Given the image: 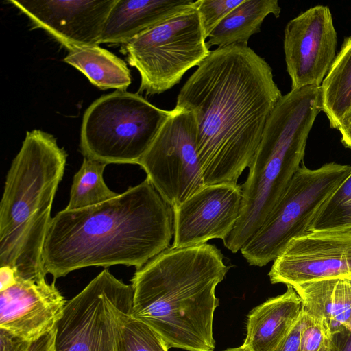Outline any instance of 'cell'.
<instances>
[{
	"mask_svg": "<svg viewBox=\"0 0 351 351\" xmlns=\"http://www.w3.org/2000/svg\"><path fill=\"white\" fill-rule=\"evenodd\" d=\"M282 96L271 66L247 45L210 51L180 89L176 105L194 116L206 185L237 184Z\"/></svg>",
	"mask_w": 351,
	"mask_h": 351,
	"instance_id": "cell-1",
	"label": "cell"
},
{
	"mask_svg": "<svg viewBox=\"0 0 351 351\" xmlns=\"http://www.w3.org/2000/svg\"><path fill=\"white\" fill-rule=\"evenodd\" d=\"M173 211L148 179L99 204L52 218L43 265L53 281L87 267H142L169 247Z\"/></svg>",
	"mask_w": 351,
	"mask_h": 351,
	"instance_id": "cell-2",
	"label": "cell"
},
{
	"mask_svg": "<svg viewBox=\"0 0 351 351\" xmlns=\"http://www.w3.org/2000/svg\"><path fill=\"white\" fill-rule=\"evenodd\" d=\"M228 269L214 245L169 247L136 270L131 316L149 326L169 349L213 351L215 289Z\"/></svg>",
	"mask_w": 351,
	"mask_h": 351,
	"instance_id": "cell-3",
	"label": "cell"
},
{
	"mask_svg": "<svg viewBox=\"0 0 351 351\" xmlns=\"http://www.w3.org/2000/svg\"><path fill=\"white\" fill-rule=\"evenodd\" d=\"M67 154L40 130L26 132L8 171L0 203V266L20 278L45 280L43 252Z\"/></svg>",
	"mask_w": 351,
	"mask_h": 351,
	"instance_id": "cell-4",
	"label": "cell"
},
{
	"mask_svg": "<svg viewBox=\"0 0 351 351\" xmlns=\"http://www.w3.org/2000/svg\"><path fill=\"white\" fill-rule=\"evenodd\" d=\"M322 111L320 86L291 90L278 101L242 186L239 217L223 240L233 253L243 247L263 224L300 168L310 131Z\"/></svg>",
	"mask_w": 351,
	"mask_h": 351,
	"instance_id": "cell-5",
	"label": "cell"
},
{
	"mask_svg": "<svg viewBox=\"0 0 351 351\" xmlns=\"http://www.w3.org/2000/svg\"><path fill=\"white\" fill-rule=\"evenodd\" d=\"M171 113L138 93L117 90L103 95L84 114L81 152L106 165H138Z\"/></svg>",
	"mask_w": 351,
	"mask_h": 351,
	"instance_id": "cell-6",
	"label": "cell"
},
{
	"mask_svg": "<svg viewBox=\"0 0 351 351\" xmlns=\"http://www.w3.org/2000/svg\"><path fill=\"white\" fill-rule=\"evenodd\" d=\"M351 173V165L335 162L316 169L302 164L263 224L241 249L250 265L274 261L294 238L307 233L317 210Z\"/></svg>",
	"mask_w": 351,
	"mask_h": 351,
	"instance_id": "cell-7",
	"label": "cell"
},
{
	"mask_svg": "<svg viewBox=\"0 0 351 351\" xmlns=\"http://www.w3.org/2000/svg\"><path fill=\"white\" fill-rule=\"evenodd\" d=\"M206 43L194 4L123 44L128 63L141 75L138 93L152 95L173 88L208 56Z\"/></svg>",
	"mask_w": 351,
	"mask_h": 351,
	"instance_id": "cell-8",
	"label": "cell"
},
{
	"mask_svg": "<svg viewBox=\"0 0 351 351\" xmlns=\"http://www.w3.org/2000/svg\"><path fill=\"white\" fill-rule=\"evenodd\" d=\"M133 289L103 270L66 302L56 325V351H119V332L132 313Z\"/></svg>",
	"mask_w": 351,
	"mask_h": 351,
	"instance_id": "cell-9",
	"label": "cell"
},
{
	"mask_svg": "<svg viewBox=\"0 0 351 351\" xmlns=\"http://www.w3.org/2000/svg\"><path fill=\"white\" fill-rule=\"evenodd\" d=\"M138 165L173 210L204 187L193 113L176 106Z\"/></svg>",
	"mask_w": 351,
	"mask_h": 351,
	"instance_id": "cell-10",
	"label": "cell"
},
{
	"mask_svg": "<svg viewBox=\"0 0 351 351\" xmlns=\"http://www.w3.org/2000/svg\"><path fill=\"white\" fill-rule=\"evenodd\" d=\"M272 284L291 287L337 278H351V232H307L293 239L274 260Z\"/></svg>",
	"mask_w": 351,
	"mask_h": 351,
	"instance_id": "cell-11",
	"label": "cell"
},
{
	"mask_svg": "<svg viewBox=\"0 0 351 351\" xmlns=\"http://www.w3.org/2000/svg\"><path fill=\"white\" fill-rule=\"evenodd\" d=\"M337 32L328 7L316 5L285 29L284 52L291 89L320 86L336 57Z\"/></svg>",
	"mask_w": 351,
	"mask_h": 351,
	"instance_id": "cell-12",
	"label": "cell"
},
{
	"mask_svg": "<svg viewBox=\"0 0 351 351\" xmlns=\"http://www.w3.org/2000/svg\"><path fill=\"white\" fill-rule=\"evenodd\" d=\"M242 186L205 185L173 209V247L181 248L223 240L232 230L241 213Z\"/></svg>",
	"mask_w": 351,
	"mask_h": 351,
	"instance_id": "cell-13",
	"label": "cell"
},
{
	"mask_svg": "<svg viewBox=\"0 0 351 351\" xmlns=\"http://www.w3.org/2000/svg\"><path fill=\"white\" fill-rule=\"evenodd\" d=\"M116 0H9L36 27L69 50L99 45L103 27Z\"/></svg>",
	"mask_w": 351,
	"mask_h": 351,
	"instance_id": "cell-14",
	"label": "cell"
},
{
	"mask_svg": "<svg viewBox=\"0 0 351 351\" xmlns=\"http://www.w3.org/2000/svg\"><path fill=\"white\" fill-rule=\"evenodd\" d=\"M66 302L55 285L16 276L15 282L0 291V328L34 341L56 327Z\"/></svg>",
	"mask_w": 351,
	"mask_h": 351,
	"instance_id": "cell-15",
	"label": "cell"
},
{
	"mask_svg": "<svg viewBox=\"0 0 351 351\" xmlns=\"http://www.w3.org/2000/svg\"><path fill=\"white\" fill-rule=\"evenodd\" d=\"M195 3L193 0H116L104 23L100 43L123 45Z\"/></svg>",
	"mask_w": 351,
	"mask_h": 351,
	"instance_id": "cell-16",
	"label": "cell"
},
{
	"mask_svg": "<svg viewBox=\"0 0 351 351\" xmlns=\"http://www.w3.org/2000/svg\"><path fill=\"white\" fill-rule=\"evenodd\" d=\"M302 302L293 287L270 298L248 313L246 337L249 351H274L292 329L302 312Z\"/></svg>",
	"mask_w": 351,
	"mask_h": 351,
	"instance_id": "cell-17",
	"label": "cell"
},
{
	"mask_svg": "<svg viewBox=\"0 0 351 351\" xmlns=\"http://www.w3.org/2000/svg\"><path fill=\"white\" fill-rule=\"evenodd\" d=\"M303 310L331 335L348 328L351 319V278H329L293 287Z\"/></svg>",
	"mask_w": 351,
	"mask_h": 351,
	"instance_id": "cell-18",
	"label": "cell"
},
{
	"mask_svg": "<svg viewBox=\"0 0 351 351\" xmlns=\"http://www.w3.org/2000/svg\"><path fill=\"white\" fill-rule=\"evenodd\" d=\"M280 12L277 0H244L211 32L206 46L209 49L213 46L247 45L250 38L261 31L264 19L271 14L278 18Z\"/></svg>",
	"mask_w": 351,
	"mask_h": 351,
	"instance_id": "cell-19",
	"label": "cell"
},
{
	"mask_svg": "<svg viewBox=\"0 0 351 351\" xmlns=\"http://www.w3.org/2000/svg\"><path fill=\"white\" fill-rule=\"evenodd\" d=\"M64 61L82 73L101 90H126L131 74L125 62L99 45L75 47Z\"/></svg>",
	"mask_w": 351,
	"mask_h": 351,
	"instance_id": "cell-20",
	"label": "cell"
},
{
	"mask_svg": "<svg viewBox=\"0 0 351 351\" xmlns=\"http://www.w3.org/2000/svg\"><path fill=\"white\" fill-rule=\"evenodd\" d=\"M321 107L331 128L351 112V36L345 38L321 86Z\"/></svg>",
	"mask_w": 351,
	"mask_h": 351,
	"instance_id": "cell-21",
	"label": "cell"
},
{
	"mask_svg": "<svg viewBox=\"0 0 351 351\" xmlns=\"http://www.w3.org/2000/svg\"><path fill=\"white\" fill-rule=\"evenodd\" d=\"M107 165L84 157L80 169L74 175L66 210L90 207L117 197L106 184L103 174Z\"/></svg>",
	"mask_w": 351,
	"mask_h": 351,
	"instance_id": "cell-22",
	"label": "cell"
},
{
	"mask_svg": "<svg viewBox=\"0 0 351 351\" xmlns=\"http://www.w3.org/2000/svg\"><path fill=\"white\" fill-rule=\"evenodd\" d=\"M351 232V173L317 210L307 232Z\"/></svg>",
	"mask_w": 351,
	"mask_h": 351,
	"instance_id": "cell-23",
	"label": "cell"
},
{
	"mask_svg": "<svg viewBox=\"0 0 351 351\" xmlns=\"http://www.w3.org/2000/svg\"><path fill=\"white\" fill-rule=\"evenodd\" d=\"M162 339L149 326L128 316L121 324L119 351H168Z\"/></svg>",
	"mask_w": 351,
	"mask_h": 351,
	"instance_id": "cell-24",
	"label": "cell"
},
{
	"mask_svg": "<svg viewBox=\"0 0 351 351\" xmlns=\"http://www.w3.org/2000/svg\"><path fill=\"white\" fill-rule=\"evenodd\" d=\"M243 1L244 0H197L195 6L198 12L206 39L226 16Z\"/></svg>",
	"mask_w": 351,
	"mask_h": 351,
	"instance_id": "cell-25",
	"label": "cell"
},
{
	"mask_svg": "<svg viewBox=\"0 0 351 351\" xmlns=\"http://www.w3.org/2000/svg\"><path fill=\"white\" fill-rule=\"evenodd\" d=\"M302 316L299 351H319L326 337L330 335L320 322L311 317L303 308Z\"/></svg>",
	"mask_w": 351,
	"mask_h": 351,
	"instance_id": "cell-26",
	"label": "cell"
},
{
	"mask_svg": "<svg viewBox=\"0 0 351 351\" xmlns=\"http://www.w3.org/2000/svg\"><path fill=\"white\" fill-rule=\"evenodd\" d=\"M31 342L0 328V351H29Z\"/></svg>",
	"mask_w": 351,
	"mask_h": 351,
	"instance_id": "cell-27",
	"label": "cell"
},
{
	"mask_svg": "<svg viewBox=\"0 0 351 351\" xmlns=\"http://www.w3.org/2000/svg\"><path fill=\"white\" fill-rule=\"evenodd\" d=\"M303 325L302 312L288 335L274 351H299L301 330Z\"/></svg>",
	"mask_w": 351,
	"mask_h": 351,
	"instance_id": "cell-28",
	"label": "cell"
},
{
	"mask_svg": "<svg viewBox=\"0 0 351 351\" xmlns=\"http://www.w3.org/2000/svg\"><path fill=\"white\" fill-rule=\"evenodd\" d=\"M329 351H351V330L348 328L330 336Z\"/></svg>",
	"mask_w": 351,
	"mask_h": 351,
	"instance_id": "cell-29",
	"label": "cell"
},
{
	"mask_svg": "<svg viewBox=\"0 0 351 351\" xmlns=\"http://www.w3.org/2000/svg\"><path fill=\"white\" fill-rule=\"evenodd\" d=\"M56 327L36 341H32L29 351H56Z\"/></svg>",
	"mask_w": 351,
	"mask_h": 351,
	"instance_id": "cell-30",
	"label": "cell"
},
{
	"mask_svg": "<svg viewBox=\"0 0 351 351\" xmlns=\"http://www.w3.org/2000/svg\"><path fill=\"white\" fill-rule=\"evenodd\" d=\"M16 278L15 271L9 266H1L0 268V291L12 285Z\"/></svg>",
	"mask_w": 351,
	"mask_h": 351,
	"instance_id": "cell-31",
	"label": "cell"
},
{
	"mask_svg": "<svg viewBox=\"0 0 351 351\" xmlns=\"http://www.w3.org/2000/svg\"><path fill=\"white\" fill-rule=\"evenodd\" d=\"M338 130L343 145L351 149V112L343 119Z\"/></svg>",
	"mask_w": 351,
	"mask_h": 351,
	"instance_id": "cell-32",
	"label": "cell"
},
{
	"mask_svg": "<svg viewBox=\"0 0 351 351\" xmlns=\"http://www.w3.org/2000/svg\"><path fill=\"white\" fill-rule=\"evenodd\" d=\"M329 337L330 336L326 337L319 351H329Z\"/></svg>",
	"mask_w": 351,
	"mask_h": 351,
	"instance_id": "cell-33",
	"label": "cell"
},
{
	"mask_svg": "<svg viewBox=\"0 0 351 351\" xmlns=\"http://www.w3.org/2000/svg\"><path fill=\"white\" fill-rule=\"evenodd\" d=\"M222 351H249L248 350H247L246 348H245L242 345L239 347H237V348H228V349H226L224 350H222Z\"/></svg>",
	"mask_w": 351,
	"mask_h": 351,
	"instance_id": "cell-34",
	"label": "cell"
},
{
	"mask_svg": "<svg viewBox=\"0 0 351 351\" xmlns=\"http://www.w3.org/2000/svg\"><path fill=\"white\" fill-rule=\"evenodd\" d=\"M348 328L351 330V319L348 323Z\"/></svg>",
	"mask_w": 351,
	"mask_h": 351,
	"instance_id": "cell-35",
	"label": "cell"
}]
</instances>
